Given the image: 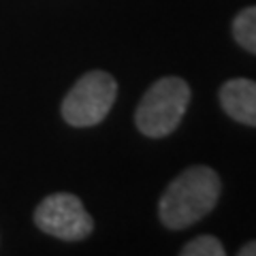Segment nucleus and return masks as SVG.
I'll return each instance as SVG.
<instances>
[{
    "instance_id": "nucleus-2",
    "label": "nucleus",
    "mask_w": 256,
    "mask_h": 256,
    "mask_svg": "<svg viewBox=\"0 0 256 256\" xmlns=\"http://www.w3.org/2000/svg\"><path fill=\"white\" fill-rule=\"evenodd\" d=\"M190 86L182 77L158 79L143 94L139 107L134 111V124L146 137H166L180 126L190 105Z\"/></svg>"
},
{
    "instance_id": "nucleus-4",
    "label": "nucleus",
    "mask_w": 256,
    "mask_h": 256,
    "mask_svg": "<svg viewBox=\"0 0 256 256\" xmlns=\"http://www.w3.org/2000/svg\"><path fill=\"white\" fill-rule=\"evenodd\" d=\"M34 224L38 230L62 242H82L94 228L92 216L86 212L84 203L68 192L45 196L34 210Z\"/></svg>"
},
{
    "instance_id": "nucleus-6",
    "label": "nucleus",
    "mask_w": 256,
    "mask_h": 256,
    "mask_svg": "<svg viewBox=\"0 0 256 256\" xmlns=\"http://www.w3.org/2000/svg\"><path fill=\"white\" fill-rule=\"evenodd\" d=\"M233 36L244 50L256 54V6H246L237 13L233 20Z\"/></svg>"
},
{
    "instance_id": "nucleus-5",
    "label": "nucleus",
    "mask_w": 256,
    "mask_h": 256,
    "mask_svg": "<svg viewBox=\"0 0 256 256\" xmlns=\"http://www.w3.org/2000/svg\"><path fill=\"white\" fill-rule=\"evenodd\" d=\"M220 105L235 122L256 128V82L246 77L226 82L220 88Z\"/></svg>"
},
{
    "instance_id": "nucleus-7",
    "label": "nucleus",
    "mask_w": 256,
    "mask_h": 256,
    "mask_svg": "<svg viewBox=\"0 0 256 256\" xmlns=\"http://www.w3.org/2000/svg\"><path fill=\"white\" fill-rule=\"evenodd\" d=\"M182 256H224V246L218 237L201 235L182 248Z\"/></svg>"
},
{
    "instance_id": "nucleus-8",
    "label": "nucleus",
    "mask_w": 256,
    "mask_h": 256,
    "mask_svg": "<svg viewBox=\"0 0 256 256\" xmlns=\"http://www.w3.org/2000/svg\"><path fill=\"white\" fill-rule=\"evenodd\" d=\"M239 256H256V242H248L242 250H239Z\"/></svg>"
},
{
    "instance_id": "nucleus-3",
    "label": "nucleus",
    "mask_w": 256,
    "mask_h": 256,
    "mask_svg": "<svg viewBox=\"0 0 256 256\" xmlns=\"http://www.w3.org/2000/svg\"><path fill=\"white\" fill-rule=\"evenodd\" d=\"M118 96V84L105 70H90L70 88L62 100L64 122L86 128L100 124L111 111Z\"/></svg>"
},
{
    "instance_id": "nucleus-1",
    "label": "nucleus",
    "mask_w": 256,
    "mask_h": 256,
    "mask_svg": "<svg viewBox=\"0 0 256 256\" xmlns=\"http://www.w3.org/2000/svg\"><path fill=\"white\" fill-rule=\"evenodd\" d=\"M218 173L205 164L190 166L178 175L158 201L160 222L171 230H182L205 218L220 198Z\"/></svg>"
}]
</instances>
